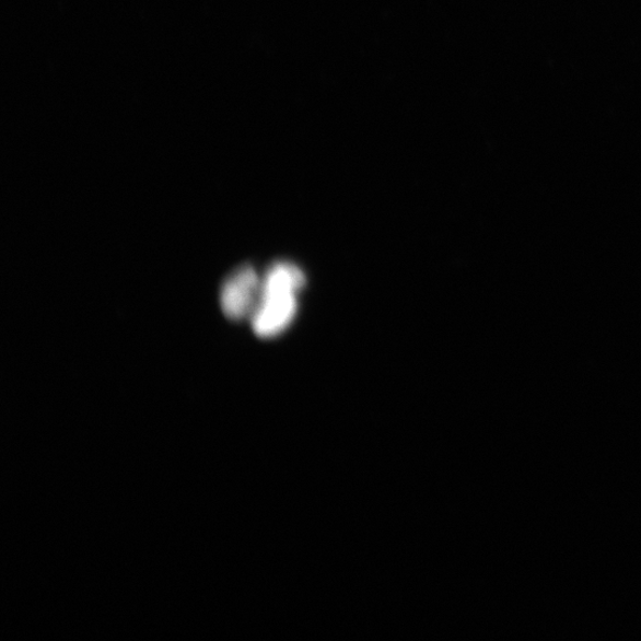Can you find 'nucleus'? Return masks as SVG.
I'll return each instance as SVG.
<instances>
[{
	"mask_svg": "<svg viewBox=\"0 0 641 641\" xmlns=\"http://www.w3.org/2000/svg\"><path fill=\"white\" fill-rule=\"evenodd\" d=\"M304 284L305 276L296 265H272L263 278L259 302L250 317L256 336L275 338L292 324L299 310L298 296Z\"/></svg>",
	"mask_w": 641,
	"mask_h": 641,
	"instance_id": "nucleus-1",
	"label": "nucleus"
},
{
	"mask_svg": "<svg viewBox=\"0 0 641 641\" xmlns=\"http://www.w3.org/2000/svg\"><path fill=\"white\" fill-rule=\"evenodd\" d=\"M263 278L253 267L235 270L221 287L220 305L233 320L253 317L260 298Z\"/></svg>",
	"mask_w": 641,
	"mask_h": 641,
	"instance_id": "nucleus-2",
	"label": "nucleus"
}]
</instances>
